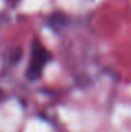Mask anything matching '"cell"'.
<instances>
[{"instance_id":"6da1fadb","label":"cell","mask_w":131,"mask_h":132,"mask_svg":"<svg viewBox=\"0 0 131 132\" xmlns=\"http://www.w3.org/2000/svg\"><path fill=\"white\" fill-rule=\"evenodd\" d=\"M52 60L49 50L44 47L42 44L34 42L32 44V52H30V60L25 70V79L29 82H35L42 77V72L46 69V65Z\"/></svg>"}]
</instances>
